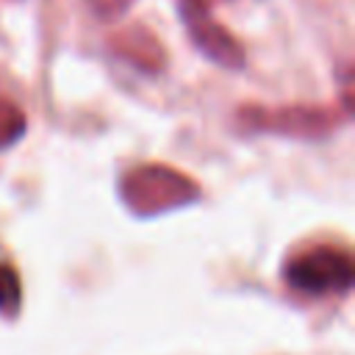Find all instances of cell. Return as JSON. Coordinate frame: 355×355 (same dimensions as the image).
I'll return each mask as SVG.
<instances>
[{
  "mask_svg": "<svg viewBox=\"0 0 355 355\" xmlns=\"http://www.w3.org/2000/svg\"><path fill=\"white\" fill-rule=\"evenodd\" d=\"M286 280L305 294L344 291L352 283V261L338 250L316 247L288 263Z\"/></svg>",
  "mask_w": 355,
  "mask_h": 355,
  "instance_id": "6da1fadb",
  "label": "cell"
},
{
  "mask_svg": "<svg viewBox=\"0 0 355 355\" xmlns=\"http://www.w3.org/2000/svg\"><path fill=\"white\" fill-rule=\"evenodd\" d=\"M19 300V280H17V272L6 263H0V308H14Z\"/></svg>",
  "mask_w": 355,
  "mask_h": 355,
  "instance_id": "7a4b0ae2",
  "label": "cell"
}]
</instances>
